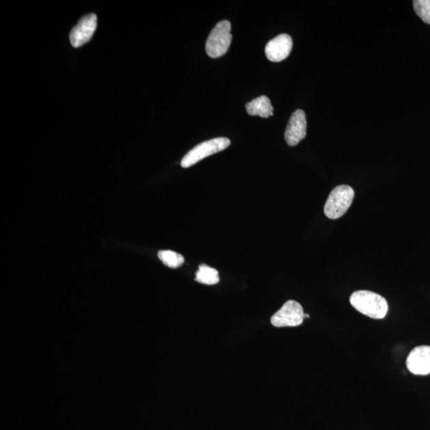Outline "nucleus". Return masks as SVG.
<instances>
[{"instance_id": "0eeeda50", "label": "nucleus", "mask_w": 430, "mask_h": 430, "mask_svg": "<svg viewBox=\"0 0 430 430\" xmlns=\"http://www.w3.org/2000/svg\"><path fill=\"white\" fill-rule=\"evenodd\" d=\"M307 120L304 111L298 109L291 116L284 133V139L289 146H296L306 137Z\"/></svg>"}, {"instance_id": "39448f33", "label": "nucleus", "mask_w": 430, "mask_h": 430, "mask_svg": "<svg viewBox=\"0 0 430 430\" xmlns=\"http://www.w3.org/2000/svg\"><path fill=\"white\" fill-rule=\"evenodd\" d=\"M304 319V309L301 304L295 301H288L284 304L271 317V323L274 327H297L301 325Z\"/></svg>"}, {"instance_id": "6e6552de", "label": "nucleus", "mask_w": 430, "mask_h": 430, "mask_svg": "<svg viewBox=\"0 0 430 430\" xmlns=\"http://www.w3.org/2000/svg\"><path fill=\"white\" fill-rule=\"evenodd\" d=\"M407 366L409 372L416 375L430 374V347H415L409 354Z\"/></svg>"}, {"instance_id": "1a4fd4ad", "label": "nucleus", "mask_w": 430, "mask_h": 430, "mask_svg": "<svg viewBox=\"0 0 430 430\" xmlns=\"http://www.w3.org/2000/svg\"><path fill=\"white\" fill-rule=\"evenodd\" d=\"M292 49V38L287 33H282L268 42L265 52L269 61L279 62L286 59Z\"/></svg>"}, {"instance_id": "423d86ee", "label": "nucleus", "mask_w": 430, "mask_h": 430, "mask_svg": "<svg viewBox=\"0 0 430 430\" xmlns=\"http://www.w3.org/2000/svg\"><path fill=\"white\" fill-rule=\"evenodd\" d=\"M96 25H98V18L95 14H87L81 18L70 32L71 45L75 48L85 45L93 37Z\"/></svg>"}, {"instance_id": "f257e3e1", "label": "nucleus", "mask_w": 430, "mask_h": 430, "mask_svg": "<svg viewBox=\"0 0 430 430\" xmlns=\"http://www.w3.org/2000/svg\"><path fill=\"white\" fill-rule=\"evenodd\" d=\"M350 303L357 311L376 320L384 319L388 312V304L379 294L366 290L352 293Z\"/></svg>"}, {"instance_id": "f8f14e48", "label": "nucleus", "mask_w": 430, "mask_h": 430, "mask_svg": "<svg viewBox=\"0 0 430 430\" xmlns=\"http://www.w3.org/2000/svg\"><path fill=\"white\" fill-rule=\"evenodd\" d=\"M158 257L166 267L172 269L180 267L185 263L183 256L172 250L159 251Z\"/></svg>"}, {"instance_id": "f03ea898", "label": "nucleus", "mask_w": 430, "mask_h": 430, "mask_svg": "<svg viewBox=\"0 0 430 430\" xmlns=\"http://www.w3.org/2000/svg\"><path fill=\"white\" fill-rule=\"evenodd\" d=\"M354 196V190L350 186L336 187L328 196L323 209L325 215L333 220L340 219L350 209Z\"/></svg>"}, {"instance_id": "9d476101", "label": "nucleus", "mask_w": 430, "mask_h": 430, "mask_svg": "<svg viewBox=\"0 0 430 430\" xmlns=\"http://www.w3.org/2000/svg\"><path fill=\"white\" fill-rule=\"evenodd\" d=\"M245 109L249 115L259 116L263 118H268L270 116L273 115L271 101L267 96H260L259 98L250 101L245 105Z\"/></svg>"}, {"instance_id": "7ed1b4c3", "label": "nucleus", "mask_w": 430, "mask_h": 430, "mask_svg": "<svg viewBox=\"0 0 430 430\" xmlns=\"http://www.w3.org/2000/svg\"><path fill=\"white\" fill-rule=\"evenodd\" d=\"M231 24L224 21L217 23L206 42V51L212 59L224 56L232 41Z\"/></svg>"}, {"instance_id": "9b49d317", "label": "nucleus", "mask_w": 430, "mask_h": 430, "mask_svg": "<svg viewBox=\"0 0 430 430\" xmlns=\"http://www.w3.org/2000/svg\"><path fill=\"white\" fill-rule=\"evenodd\" d=\"M196 282L206 286H213L219 282V272L209 265H200L196 273Z\"/></svg>"}, {"instance_id": "20e7f679", "label": "nucleus", "mask_w": 430, "mask_h": 430, "mask_svg": "<svg viewBox=\"0 0 430 430\" xmlns=\"http://www.w3.org/2000/svg\"><path fill=\"white\" fill-rule=\"evenodd\" d=\"M230 145V139L225 137L212 139L210 141L202 142L185 154L181 161V166L183 168H187L195 165L202 159L224 151Z\"/></svg>"}, {"instance_id": "ddd939ff", "label": "nucleus", "mask_w": 430, "mask_h": 430, "mask_svg": "<svg viewBox=\"0 0 430 430\" xmlns=\"http://www.w3.org/2000/svg\"><path fill=\"white\" fill-rule=\"evenodd\" d=\"M413 3L418 16L425 23L430 24V0H415Z\"/></svg>"}]
</instances>
